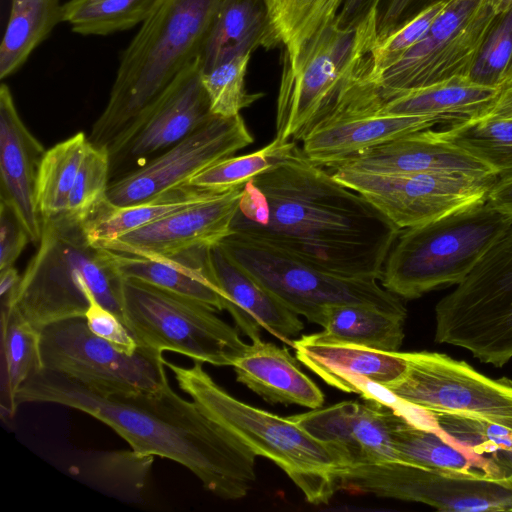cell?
<instances>
[{"instance_id":"8fae6325","label":"cell","mask_w":512,"mask_h":512,"mask_svg":"<svg viewBox=\"0 0 512 512\" xmlns=\"http://www.w3.org/2000/svg\"><path fill=\"white\" fill-rule=\"evenodd\" d=\"M512 0H449L425 36L375 81L382 102L401 92L468 76Z\"/></svg>"},{"instance_id":"5b68a950","label":"cell","mask_w":512,"mask_h":512,"mask_svg":"<svg viewBox=\"0 0 512 512\" xmlns=\"http://www.w3.org/2000/svg\"><path fill=\"white\" fill-rule=\"evenodd\" d=\"M182 391L256 456L279 466L314 505L327 504L337 490V459L331 448L288 417L248 405L218 385L194 362L183 367L165 361Z\"/></svg>"},{"instance_id":"7402d4cb","label":"cell","mask_w":512,"mask_h":512,"mask_svg":"<svg viewBox=\"0 0 512 512\" xmlns=\"http://www.w3.org/2000/svg\"><path fill=\"white\" fill-rule=\"evenodd\" d=\"M299 362L328 385L364 400L375 385L386 387L403 377L408 364L402 352L323 340L315 333L293 340Z\"/></svg>"},{"instance_id":"6da1fadb","label":"cell","mask_w":512,"mask_h":512,"mask_svg":"<svg viewBox=\"0 0 512 512\" xmlns=\"http://www.w3.org/2000/svg\"><path fill=\"white\" fill-rule=\"evenodd\" d=\"M231 230L330 273L376 280L401 232L297 144L244 185Z\"/></svg>"},{"instance_id":"60d3db41","label":"cell","mask_w":512,"mask_h":512,"mask_svg":"<svg viewBox=\"0 0 512 512\" xmlns=\"http://www.w3.org/2000/svg\"><path fill=\"white\" fill-rule=\"evenodd\" d=\"M253 52L233 55L217 62L201 73L210 111L215 116L235 117L263 97V93H249L245 76Z\"/></svg>"},{"instance_id":"9c48e42d","label":"cell","mask_w":512,"mask_h":512,"mask_svg":"<svg viewBox=\"0 0 512 512\" xmlns=\"http://www.w3.org/2000/svg\"><path fill=\"white\" fill-rule=\"evenodd\" d=\"M219 244L235 264L309 322L322 326L327 307L347 303L407 316L399 297L376 279L339 276L238 233H231Z\"/></svg>"},{"instance_id":"603a6c76","label":"cell","mask_w":512,"mask_h":512,"mask_svg":"<svg viewBox=\"0 0 512 512\" xmlns=\"http://www.w3.org/2000/svg\"><path fill=\"white\" fill-rule=\"evenodd\" d=\"M210 263L218 285L226 295V308L238 329L252 341L264 329L292 346L304 325L299 315L235 264L220 244L210 249Z\"/></svg>"},{"instance_id":"7a4b0ae2","label":"cell","mask_w":512,"mask_h":512,"mask_svg":"<svg viewBox=\"0 0 512 512\" xmlns=\"http://www.w3.org/2000/svg\"><path fill=\"white\" fill-rule=\"evenodd\" d=\"M16 403H52L84 412L131 449L186 467L206 490L225 500L245 497L256 480V454L169 383L154 392L102 394L42 369L23 383Z\"/></svg>"},{"instance_id":"3957f363","label":"cell","mask_w":512,"mask_h":512,"mask_svg":"<svg viewBox=\"0 0 512 512\" xmlns=\"http://www.w3.org/2000/svg\"><path fill=\"white\" fill-rule=\"evenodd\" d=\"M222 0H159L120 56L88 140L108 149L204 50Z\"/></svg>"},{"instance_id":"8992f818","label":"cell","mask_w":512,"mask_h":512,"mask_svg":"<svg viewBox=\"0 0 512 512\" xmlns=\"http://www.w3.org/2000/svg\"><path fill=\"white\" fill-rule=\"evenodd\" d=\"M512 226V218L479 202L400 232L381 285L405 299L459 284Z\"/></svg>"},{"instance_id":"f35d334b","label":"cell","mask_w":512,"mask_h":512,"mask_svg":"<svg viewBox=\"0 0 512 512\" xmlns=\"http://www.w3.org/2000/svg\"><path fill=\"white\" fill-rule=\"evenodd\" d=\"M154 456L131 450L96 453L79 467L78 474L97 487L122 498L142 496Z\"/></svg>"},{"instance_id":"cb8c5ba5","label":"cell","mask_w":512,"mask_h":512,"mask_svg":"<svg viewBox=\"0 0 512 512\" xmlns=\"http://www.w3.org/2000/svg\"><path fill=\"white\" fill-rule=\"evenodd\" d=\"M334 168L371 173L456 172L475 176L495 175L485 164L440 139L430 129L370 148Z\"/></svg>"},{"instance_id":"44dd1931","label":"cell","mask_w":512,"mask_h":512,"mask_svg":"<svg viewBox=\"0 0 512 512\" xmlns=\"http://www.w3.org/2000/svg\"><path fill=\"white\" fill-rule=\"evenodd\" d=\"M46 150L22 121L10 88L0 86V202L17 215L30 241L38 244L43 219L37 206V179Z\"/></svg>"},{"instance_id":"ee69618b","label":"cell","mask_w":512,"mask_h":512,"mask_svg":"<svg viewBox=\"0 0 512 512\" xmlns=\"http://www.w3.org/2000/svg\"><path fill=\"white\" fill-rule=\"evenodd\" d=\"M512 60V8L504 13L484 41L468 77L484 86L500 88Z\"/></svg>"},{"instance_id":"f1b7e54d","label":"cell","mask_w":512,"mask_h":512,"mask_svg":"<svg viewBox=\"0 0 512 512\" xmlns=\"http://www.w3.org/2000/svg\"><path fill=\"white\" fill-rule=\"evenodd\" d=\"M391 438L397 460L400 462L451 473H471L480 470L494 479H503L508 475L504 469L477 459L448 442L435 426L419 425L393 409Z\"/></svg>"},{"instance_id":"d590c367","label":"cell","mask_w":512,"mask_h":512,"mask_svg":"<svg viewBox=\"0 0 512 512\" xmlns=\"http://www.w3.org/2000/svg\"><path fill=\"white\" fill-rule=\"evenodd\" d=\"M343 0H275L271 17L285 51L283 62L295 64L310 40L337 17Z\"/></svg>"},{"instance_id":"4fadbf2b","label":"cell","mask_w":512,"mask_h":512,"mask_svg":"<svg viewBox=\"0 0 512 512\" xmlns=\"http://www.w3.org/2000/svg\"><path fill=\"white\" fill-rule=\"evenodd\" d=\"M337 489L413 501L450 512L512 511V487L479 471L451 473L400 461L339 467Z\"/></svg>"},{"instance_id":"f907efd6","label":"cell","mask_w":512,"mask_h":512,"mask_svg":"<svg viewBox=\"0 0 512 512\" xmlns=\"http://www.w3.org/2000/svg\"><path fill=\"white\" fill-rule=\"evenodd\" d=\"M20 280L21 276L13 266L0 270L1 306H6L11 303Z\"/></svg>"},{"instance_id":"d4e9b609","label":"cell","mask_w":512,"mask_h":512,"mask_svg":"<svg viewBox=\"0 0 512 512\" xmlns=\"http://www.w3.org/2000/svg\"><path fill=\"white\" fill-rule=\"evenodd\" d=\"M210 248H198L170 258H146L110 251L122 279H135L193 299L215 310H225L226 295L210 263Z\"/></svg>"},{"instance_id":"484cf974","label":"cell","mask_w":512,"mask_h":512,"mask_svg":"<svg viewBox=\"0 0 512 512\" xmlns=\"http://www.w3.org/2000/svg\"><path fill=\"white\" fill-rule=\"evenodd\" d=\"M237 381L271 404L317 409L324 404L320 388L299 368L287 348L261 338L253 340L232 366Z\"/></svg>"},{"instance_id":"4dcf8cb0","label":"cell","mask_w":512,"mask_h":512,"mask_svg":"<svg viewBox=\"0 0 512 512\" xmlns=\"http://www.w3.org/2000/svg\"><path fill=\"white\" fill-rule=\"evenodd\" d=\"M405 319L365 304L332 305L325 310L324 330L315 335L323 340L396 352L404 339Z\"/></svg>"},{"instance_id":"681fc988","label":"cell","mask_w":512,"mask_h":512,"mask_svg":"<svg viewBox=\"0 0 512 512\" xmlns=\"http://www.w3.org/2000/svg\"><path fill=\"white\" fill-rule=\"evenodd\" d=\"M487 201L512 218V177L499 179L490 191Z\"/></svg>"},{"instance_id":"bcb514c9","label":"cell","mask_w":512,"mask_h":512,"mask_svg":"<svg viewBox=\"0 0 512 512\" xmlns=\"http://www.w3.org/2000/svg\"><path fill=\"white\" fill-rule=\"evenodd\" d=\"M30 237L14 211L0 202V270L11 267Z\"/></svg>"},{"instance_id":"1f68e13d","label":"cell","mask_w":512,"mask_h":512,"mask_svg":"<svg viewBox=\"0 0 512 512\" xmlns=\"http://www.w3.org/2000/svg\"><path fill=\"white\" fill-rule=\"evenodd\" d=\"M2 401L9 417L17 410L23 383L43 369L40 333L14 306H1Z\"/></svg>"},{"instance_id":"7c38bea8","label":"cell","mask_w":512,"mask_h":512,"mask_svg":"<svg viewBox=\"0 0 512 512\" xmlns=\"http://www.w3.org/2000/svg\"><path fill=\"white\" fill-rule=\"evenodd\" d=\"M43 369L102 393L154 392L169 383L163 352L139 346L133 354L94 334L84 316L39 330Z\"/></svg>"},{"instance_id":"f5cc1de1","label":"cell","mask_w":512,"mask_h":512,"mask_svg":"<svg viewBox=\"0 0 512 512\" xmlns=\"http://www.w3.org/2000/svg\"><path fill=\"white\" fill-rule=\"evenodd\" d=\"M512 78V60L510 62V65H509V68H508V71H507V74H506V79H505V82H507L509 79ZM504 82V83H505ZM503 86V85H502Z\"/></svg>"},{"instance_id":"e575fe53","label":"cell","mask_w":512,"mask_h":512,"mask_svg":"<svg viewBox=\"0 0 512 512\" xmlns=\"http://www.w3.org/2000/svg\"><path fill=\"white\" fill-rule=\"evenodd\" d=\"M89 145L78 132L46 150L37 179V206L42 219L67 211L68 198Z\"/></svg>"},{"instance_id":"74e56055","label":"cell","mask_w":512,"mask_h":512,"mask_svg":"<svg viewBox=\"0 0 512 512\" xmlns=\"http://www.w3.org/2000/svg\"><path fill=\"white\" fill-rule=\"evenodd\" d=\"M436 430L451 444L510 473L502 459L512 456V431L486 421L449 413L430 414Z\"/></svg>"},{"instance_id":"7bdbcfd3","label":"cell","mask_w":512,"mask_h":512,"mask_svg":"<svg viewBox=\"0 0 512 512\" xmlns=\"http://www.w3.org/2000/svg\"><path fill=\"white\" fill-rule=\"evenodd\" d=\"M109 183V153L89 141L69 194L67 212L85 220L106 200Z\"/></svg>"},{"instance_id":"8d00e7d4","label":"cell","mask_w":512,"mask_h":512,"mask_svg":"<svg viewBox=\"0 0 512 512\" xmlns=\"http://www.w3.org/2000/svg\"><path fill=\"white\" fill-rule=\"evenodd\" d=\"M159 0H68L62 22L80 35L105 36L142 23Z\"/></svg>"},{"instance_id":"ab89813d","label":"cell","mask_w":512,"mask_h":512,"mask_svg":"<svg viewBox=\"0 0 512 512\" xmlns=\"http://www.w3.org/2000/svg\"><path fill=\"white\" fill-rule=\"evenodd\" d=\"M297 142L274 138L263 148L241 156H230L215 162L196 174L189 185L212 190H228L242 186L274 167L284 159Z\"/></svg>"},{"instance_id":"4316f807","label":"cell","mask_w":512,"mask_h":512,"mask_svg":"<svg viewBox=\"0 0 512 512\" xmlns=\"http://www.w3.org/2000/svg\"><path fill=\"white\" fill-rule=\"evenodd\" d=\"M280 44L265 0H222L200 57L202 71L233 55Z\"/></svg>"},{"instance_id":"816d5d0a","label":"cell","mask_w":512,"mask_h":512,"mask_svg":"<svg viewBox=\"0 0 512 512\" xmlns=\"http://www.w3.org/2000/svg\"><path fill=\"white\" fill-rule=\"evenodd\" d=\"M486 116L512 118V78L503 84L492 109Z\"/></svg>"},{"instance_id":"ba28073f","label":"cell","mask_w":512,"mask_h":512,"mask_svg":"<svg viewBox=\"0 0 512 512\" xmlns=\"http://www.w3.org/2000/svg\"><path fill=\"white\" fill-rule=\"evenodd\" d=\"M435 341L483 363L512 359V226L435 307Z\"/></svg>"},{"instance_id":"83f0119b","label":"cell","mask_w":512,"mask_h":512,"mask_svg":"<svg viewBox=\"0 0 512 512\" xmlns=\"http://www.w3.org/2000/svg\"><path fill=\"white\" fill-rule=\"evenodd\" d=\"M499 92L500 88L480 85L468 76H455L393 95L379 110L392 115L445 116L460 122L486 116Z\"/></svg>"},{"instance_id":"e0dca14e","label":"cell","mask_w":512,"mask_h":512,"mask_svg":"<svg viewBox=\"0 0 512 512\" xmlns=\"http://www.w3.org/2000/svg\"><path fill=\"white\" fill-rule=\"evenodd\" d=\"M253 142L254 136L241 115H214L143 167L110 181L106 201L115 207L129 206L189 185L196 174Z\"/></svg>"},{"instance_id":"db71d44e","label":"cell","mask_w":512,"mask_h":512,"mask_svg":"<svg viewBox=\"0 0 512 512\" xmlns=\"http://www.w3.org/2000/svg\"><path fill=\"white\" fill-rule=\"evenodd\" d=\"M506 482L512 487V463H511V471L510 473L505 477Z\"/></svg>"},{"instance_id":"7dc6e473","label":"cell","mask_w":512,"mask_h":512,"mask_svg":"<svg viewBox=\"0 0 512 512\" xmlns=\"http://www.w3.org/2000/svg\"><path fill=\"white\" fill-rule=\"evenodd\" d=\"M420 0H382L378 9V40L384 38L414 15Z\"/></svg>"},{"instance_id":"ffe728a7","label":"cell","mask_w":512,"mask_h":512,"mask_svg":"<svg viewBox=\"0 0 512 512\" xmlns=\"http://www.w3.org/2000/svg\"><path fill=\"white\" fill-rule=\"evenodd\" d=\"M391 411L375 401H343L288 418L327 444L339 468L398 461L391 438Z\"/></svg>"},{"instance_id":"52a82bcc","label":"cell","mask_w":512,"mask_h":512,"mask_svg":"<svg viewBox=\"0 0 512 512\" xmlns=\"http://www.w3.org/2000/svg\"><path fill=\"white\" fill-rule=\"evenodd\" d=\"M377 18L375 12L356 28H341L334 20L310 40L295 64L283 62L275 138L302 141L335 109L371 61Z\"/></svg>"},{"instance_id":"2e32d148","label":"cell","mask_w":512,"mask_h":512,"mask_svg":"<svg viewBox=\"0 0 512 512\" xmlns=\"http://www.w3.org/2000/svg\"><path fill=\"white\" fill-rule=\"evenodd\" d=\"M371 64L350 86L335 109L301 141L313 163L331 169L355 155L401 136L458 122L445 116L392 115L380 112L378 84Z\"/></svg>"},{"instance_id":"d6986e66","label":"cell","mask_w":512,"mask_h":512,"mask_svg":"<svg viewBox=\"0 0 512 512\" xmlns=\"http://www.w3.org/2000/svg\"><path fill=\"white\" fill-rule=\"evenodd\" d=\"M244 185L223 190L208 200L94 246L146 258H170L213 247L232 233Z\"/></svg>"},{"instance_id":"11a10c76","label":"cell","mask_w":512,"mask_h":512,"mask_svg":"<svg viewBox=\"0 0 512 512\" xmlns=\"http://www.w3.org/2000/svg\"><path fill=\"white\" fill-rule=\"evenodd\" d=\"M265 1H266L267 5H268V7H269V10L271 11V8H272V6H273V4H274V1H275V0H265ZM270 14H271V13H270Z\"/></svg>"},{"instance_id":"836d02e7","label":"cell","mask_w":512,"mask_h":512,"mask_svg":"<svg viewBox=\"0 0 512 512\" xmlns=\"http://www.w3.org/2000/svg\"><path fill=\"white\" fill-rule=\"evenodd\" d=\"M434 134L485 164L499 179L512 177V118L467 119Z\"/></svg>"},{"instance_id":"5bb4252c","label":"cell","mask_w":512,"mask_h":512,"mask_svg":"<svg viewBox=\"0 0 512 512\" xmlns=\"http://www.w3.org/2000/svg\"><path fill=\"white\" fill-rule=\"evenodd\" d=\"M402 353L405 374L384 387L399 401L429 414L473 417L512 431V385L442 353Z\"/></svg>"},{"instance_id":"ac0fdd59","label":"cell","mask_w":512,"mask_h":512,"mask_svg":"<svg viewBox=\"0 0 512 512\" xmlns=\"http://www.w3.org/2000/svg\"><path fill=\"white\" fill-rule=\"evenodd\" d=\"M195 59L107 149L110 181L130 174L168 150L212 116Z\"/></svg>"},{"instance_id":"30bf717a","label":"cell","mask_w":512,"mask_h":512,"mask_svg":"<svg viewBox=\"0 0 512 512\" xmlns=\"http://www.w3.org/2000/svg\"><path fill=\"white\" fill-rule=\"evenodd\" d=\"M122 309L138 346L216 366H233L248 348L215 309L139 280L122 279Z\"/></svg>"},{"instance_id":"d6a6232c","label":"cell","mask_w":512,"mask_h":512,"mask_svg":"<svg viewBox=\"0 0 512 512\" xmlns=\"http://www.w3.org/2000/svg\"><path fill=\"white\" fill-rule=\"evenodd\" d=\"M60 22V0L12 3L0 45V78L3 80L15 73Z\"/></svg>"},{"instance_id":"c3c4849f","label":"cell","mask_w":512,"mask_h":512,"mask_svg":"<svg viewBox=\"0 0 512 512\" xmlns=\"http://www.w3.org/2000/svg\"><path fill=\"white\" fill-rule=\"evenodd\" d=\"M382 0H343L335 22L341 28H356L378 12Z\"/></svg>"},{"instance_id":"f6af8a7d","label":"cell","mask_w":512,"mask_h":512,"mask_svg":"<svg viewBox=\"0 0 512 512\" xmlns=\"http://www.w3.org/2000/svg\"><path fill=\"white\" fill-rule=\"evenodd\" d=\"M84 317L94 334L112 343L119 350L133 354L138 349L135 338L124 322L101 305L93 292L89 295V306Z\"/></svg>"},{"instance_id":"9a60e30c","label":"cell","mask_w":512,"mask_h":512,"mask_svg":"<svg viewBox=\"0 0 512 512\" xmlns=\"http://www.w3.org/2000/svg\"><path fill=\"white\" fill-rule=\"evenodd\" d=\"M399 229L421 225L487 201L499 178L456 172L371 173L328 169Z\"/></svg>"},{"instance_id":"b9f144b4","label":"cell","mask_w":512,"mask_h":512,"mask_svg":"<svg viewBox=\"0 0 512 512\" xmlns=\"http://www.w3.org/2000/svg\"><path fill=\"white\" fill-rule=\"evenodd\" d=\"M449 0H436L421 8L404 24L377 40L371 51V76L376 80L397 63L427 33Z\"/></svg>"},{"instance_id":"277c9868","label":"cell","mask_w":512,"mask_h":512,"mask_svg":"<svg viewBox=\"0 0 512 512\" xmlns=\"http://www.w3.org/2000/svg\"><path fill=\"white\" fill-rule=\"evenodd\" d=\"M91 292L124 322L122 278L110 251L89 241L81 218L67 211L44 218L37 252L6 306H14L40 330L56 321L84 316Z\"/></svg>"},{"instance_id":"f546056e","label":"cell","mask_w":512,"mask_h":512,"mask_svg":"<svg viewBox=\"0 0 512 512\" xmlns=\"http://www.w3.org/2000/svg\"><path fill=\"white\" fill-rule=\"evenodd\" d=\"M221 191L184 185L129 206L115 207L105 200L84 220L85 232L93 245L107 242L208 200Z\"/></svg>"},{"instance_id":"9f6ffc18","label":"cell","mask_w":512,"mask_h":512,"mask_svg":"<svg viewBox=\"0 0 512 512\" xmlns=\"http://www.w3.org/2000/svg\"><path fill=\"white\" fill-rule=\"evenodd\" d=\"M21 1H24V0H11V3H18V2H21Z\"/></svg>"}]
</instances>
